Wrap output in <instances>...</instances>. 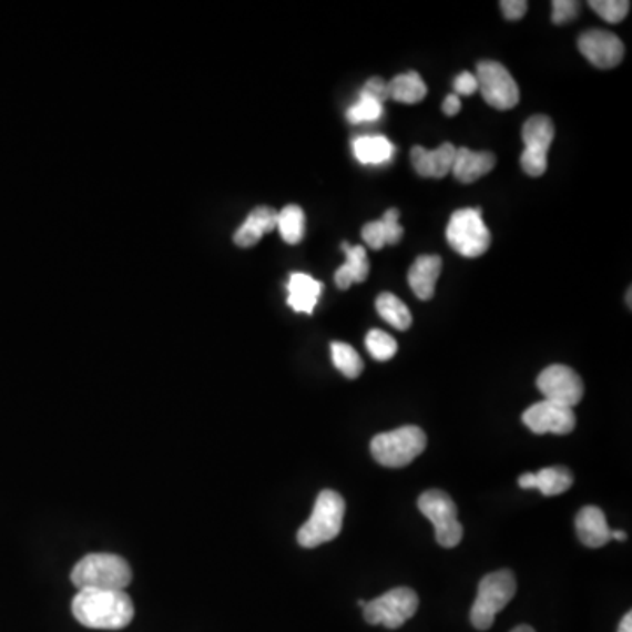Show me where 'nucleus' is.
<instances>
[{"instance_id":"nucleus-16","label":"nucleus","mask_w":632,"mask_h":632,"mask_svg":"<svg viewBox=\"0 0 632 632\" xmlns=\"http://www.w3.org/2000/svg\"><path fill=\"white\" fill-rule=\"evenodd\" d=\"M496 155L490 152H472L469 147H457L451 174L460 183H475L496 167Z\"/></svg>"},{"instance_id":"nucleus-28","label":"nucleus","mask_w":632,"mask_h":632,"mask_svg":"<svg viewBox=\"0 0 632 632\" xmlns=\"http://www.w3.org/2000/svg\"><path fill=\"white\" fill-rule=\"evenodd\" d=\"M381 114H384V104L366 95H358V101L346 111V119L357 125V123L376 122L381 119Z\"/></svg>"},{"instance_id":"nucleus-26","label":"nucleus","mask_w":632,"mask_h":632,"mask_svg":"<svg viewBox=\"0 0 632 632\" xmlns=\"http://www.w3.org/2000/svg\"><path fill=\"white\" fill-rule=\"evenodd\" d=\"M330 355H333V363L337 371L346 378L355 379L363 375V358L357 354L354 346L348 345V343L334 342L330 345Z\"/></svg>"},{"instance_id":"nucleus-4","label":"nucleus","mask_w":632,"mask_h":632,"mask_svg":"<svg viewBox=\"0 0 632 632\" xmlns=\"http://www.w3.org/2000/svg\"><path fill=\"white\" fill-rule=\"evenodd\" d=\"M514 594H517V580L508 569L493 571V573L481 578L477 599H475L471 615H469L471 616V624L478 631H489L498 613L508 606Z\"/></svg>"},{"instance_id":"nucleus-37","label":"nucleus","mask_w":632,"mask_h":632,"mask_svg":"<svg viewBox=\"0 0 632 632\" xmlns=\"http://www.w3.org/2000/svg\"><path fill=\"white\" fill-rule=\"evenodd\" d=\"M619 632H632V613H625L624 619L620 622Z\"/></svg>"},{"instance_id":"nucleus-3","label":"nucleus","mask_w":632,"mask_h":632,"mask_svg":"<svg viewBox=\"0 0 632 632\" xmlns=\"http://www.w3.org/2000/svg\"><path fill=\"white\" fill-rule=\"evenodd\" d=\"M346 502L334 490H322L308 522L297 532V541L303 548H316L336 540L343 529Z\"/></svg>"},{"instance_id":"nucleus-31","label":"nucleus","mask_w":632,"mask_h":632,"mask_svg":"<svg viewBox=\"0 0 632 632\" xmlns=\"http://www.w3.org/2000/svg\"><path fill=\"white\" fill-rule=\"evenodd\" d=\"M580 4L574 0H555L552 4V21L555 26L571 23L578 17Z\"/></svg>"},{"instance_id":"nucleus-30","label":"nucleus","mask_w":632,"mask_h":632,"mask_svg":"<svg viewBox=\"0 0 632 632\" xmlns=\"http://www.w3.org/2000/svg\"><path fill=\"white\" fill-rule=\"evenodd\" d=\"M363 239L373 249H381L387 246V231H385L384 222L376 220V222L364 225Z\"/></svg>"},{"instance_id":"nucleus-21","label":"nucleus","mask_w":632,"mask_h":632,"mask_svg":"<svg viewBox=\"0 0 632 632\" xmlns=\"http://www.w3.org/2000/svg\"><path fill=\"white\" fill-rule=\"evenodd\" d=\"M354 155L364 165L385 164L393 159L394 144L384 135H363L354 140Z\"/></svg>"},{"instance_id":"nucleus-14","label":"nucleus","mask_w":632,"mask_h":632,"mask_svg":"<svg viewBox=\"0 0 632 632\" xmlns=\"http://www.w3.org/2000/svg\"><path fill=\"white\" fill-rule=\"evenodd\" d=\"M457 147L451 143L441 144L432 152L424 146H414L411 150V164L421 177H441L451 173V165L456 161Z\"/></svg>"},{"instance_id":"nucleus-35","label":"nucleus","mask_w":632,"mask_h":632,"mask_svg":"<svg viewBox=\"0 0 632 632\" xmlns=\"http://www.w3.org/2000/svg\"><path fill=\"white\" fill-rule=\"evenodd\" d=\"M499 8H501L506 20L517 21L526 17L529 4H527L526 0H502Z\"/></svg>"},{"instance_id":"nucleus-29","label":"nucleus","mask_w":632,"mask_h":632,"mask_svg":"<svg viewBox=\"0 0 632 632\" xmlns=\"http://www.w3.org/2000/svg\"><path fill=\"white\" fill-rule=\"evenodd\" d=\"M589 6L608 23H620L628 17L629 9H631L629 0H592Z\"/></svg>"},{"instance_id":"nucleus-13","label":"nucleus","mask_w":632,"mask_h":632,"mask_svg":"<svg viewBox=\"0 0 632 632\" xmlns=\"http://www.w3.org/2000/svg\"><path fill=\"white\" fill-rule=\"evenodd\" d=\"M578 50L594 68L613 69L624 59V42L606 30H587L578 39Z\"/></svg>"},{"instance_id":"nucleus-32","label":"nucleus","mask_w":632,"mask_h":632,"mask_svg":"<svg viewBox=\"0 0 632 632\" xmlns=\"http://www.w3.org/2000/svg\"><path fill=\"white\" fill-rule=\"evenodd\" d=\"M381 222H384L385 231H387V245H397L405 234V228L399 225V210L390 207V210L385 211Z\"/></svg>"},{"instance_id":"nucleus-18","label":"nucleus","mask_w":632,"mask_h":632,"mask_svg":"<svg viewBox=\"0 0 632 632\" xmlns=\"http://www.w3.org/2000/svg\"><path fill=\"white\" fill-rule=\"evenodd\" d=\"M278 227V211L269 206H258L249 213L245 224L234 234V243L239 248L257 245L264 234Z\"/></svg>"},{"instance_id":"nucleus-17","label":"nucleus","mask_w":632,"mask_h":632,"mask_svg":"<svg viewBox=\"0 0 632 632\" xmlns=\"http://www.w3.org/2000/svg\"><path fill=\"white\" fill-rule=\"evenodd\" d=\"M442 262L438 255H421L409 267L408 283L420 300L435 297L436 283L441 274Z\"/></svg>"},{"instance_id":"nucleus-10","label":"nucleus","mask_w":632,"mask_h":632,"mask_svg":"<svg viewBox=\"0 0 632 632\" xmlns=\"http://www.w3.org/2000/svg\"><path fill=\"white\" fill-rule=\"evenodd\" d=\"M475 78L478 81V92L493 110H513L514 105L519 104V84L502 63L483 60L478 63Z\"/></svg>"},{"instance_id":"nucleus-9","label":"nucleus","mask_w":632,"mask_h":632,"mask_svg":"<svg viewBox=\"0 0 632 632\" xmlns=\"http://www.w3.org/2000/svg\"><path fill=\"white\" fill-rule=\"evenodd\" d=\"M555 137V125L544 114H534L522 126L523 152L520 156L523 173L538 177L547 173L548 150Z\"/></svg>"},{"instance_id":"nucleus-33","label":"nucleus","mask_w":632,"mask_h":632,"mask_svg":"<svg viewBox=\"0 0 632 632\" xmlns=\"http://www.w3.org/2000/svg\"><path fill=\"white\" fill-rule=\"evenodd\" d=\"M360 95L375 99L379 104H384L385 101H388V83L381 80V78H371V80H367L366 84H364L363 90H360Z\"/></svg>"},{"instance_id":"nucleus-34","label":"nucleus","mask_w":632,"mask_h":632,"mask_svg":"<svg viewBox=\"0 0 632 632\" xmlns=\"http://www.w3.org/2000/svg\"><path fill=\"white\" fill-rule=\"evenodd\" d=\"M453 89H456V95H463V98H469L472 93L478 92V81L475 74L471 72H460L459 77L453 81Z\"/></svg>"},{"instance_id":"nucleus-19","label":"nucleus","mask_w":632,"mask_h":632,"mask_svg":"<svg viewBox=\"0 0 632 632\" xmlns=\"http://www.w3.org/2000/svg\"><path fill=\"white\" fill-rule=\"evenodd\" d=\"M322 288H324V285L318 279L309 276V274L292 273L287 285L288 306L294 312L312 315L315 312L318 299H320Z\"/></svg>"},{"instance_id":"nucleus-11","label":"nucleus","mask_w":632,"mask_h":632,"mask_svg":"<svg viewBox=\"0 0 632 632\" xmlns=\"http://www.w3.org/2000/svg\"><path fill=\"white\" fill-rule=\"evenodd\" d=\"M538 390L543 394L544 400H552L557 405L574 406L583 399L585 387H583V379L580 378L574 369L571 367L555 364L541 371L538 376Z\"/></svg>"},{"instance_id":"nucleus-36","label":"nucleus","mask_w":632,"mask_h":632,"mask_svg":"<svg viewBox=\"0 0 632 632\" xmlns=\"http://www.w3.org/2000/svg\"><path fill=\"white\" fill-rule=\"evenodd\" d=\"M460 98L456 95V93H450L445 102H442V113L447 114V116H456L457 113L460 111Z\"/></svg>"},{"instance_id":"nucleus-7","label":"nucleus","mask_w":632,"mask_h":632,"mask_svg":"<svg viewBox=\"0 0 632 632\" xmlns=\"http://www.w3.org/2000/svg\"><path fill=\"white\" fill-rule=\"evenodd\" d=\"M418 510L435 526L436 541L442 548H456L462 541L463 527L459 522V510L447 492L432 489L421 493Z\"/></svg>"},{"instance_id":"nucleus-5","label":"nucleus","mask_w":632,"mask_h":632,"mask_svg":"<svg viewBox=\"0 0 632 632\" xmlns=\"http://www.w3.org/2000/svg\"><path fill=\"white\" fill-rule=\"evenodd\" d=\"M427 447V436L420 427L406 426L373 438L371 453L385 468H406Z\"/></svg>"},{"instance_id":"nucleus-24","label":"nucleus","mask_w":632,"mask_h":632,"mask_svg":"<svg viewBox=\"0 0 632 632\" xmlns=\"http://www.w3.org/2000/svg\"><path fill=\"white\" fill-rule=\"evenodd\" d=\"M573 485V475L568 468L562 466H553V468H544L534 472V487L532 489L540 490L547 498L559 496V493L568 492Z\"/></svg>"},{"instance_id":"nucleus-8","label":"nucleus","mask_w":632,"mask_h":632,"mask_svg":"<svg viewBox=\"0 0 632 632\" xmlns=\"http://www.w3.org/2000/svg\"><path fill=\"white\" fill-rule=\"evenodd\" d=\"M363 610L367 624L399 629L417 613L418 595L408 587H397L366 603Z\"/></svg>"},{"instance_id":"nucleus-22","label":"nucleus","mask_w":632,"mask_h":632,"mask_svg":"<svg viewBox=\"0 0 632 632\" xmlns=\"http://www.w3.org/2000/svg\"><path fill=\"white\" fill-rule=\"evenodd\" d=\"M426 95L427 84L418 72L397 74L393 81H388V99H394L400 104H418L426 99Z\"/></svg>"},{"instance_id":"nucleus-6","label":"nucleus","mask_w":632,"mask_h":632,"mask_svg":"<svg viewBox=\"0 0 632 632\" xmlns=\"http://www.w3.org/2000/svg\"><path fill=\"white\" fill-rule=\"evenodd\" d=\"M448 245L459 255L477 258L489 252L492 236L478 207H463L451 215L447 227Z\"/></svg>"},{"instance_id":"nucleus-2","label":"nucleus","mask_w":632,"mask_h":632,"mask_svg":"<svg viewBox=\"0 0 632 632\" xmlns=\"http://www.w3.org/2000/svg\"><path fill=\"white\" fill-rule=\"evenodd\" d=\"M71 580L80 590H125L132 582V569L114 553H90L74 565Z\"/></svg>"},{"instance_id":"nucleus-1","label":"nucleus","mask_w":632,"mask_h":632,"mask_svg":"<svg viewBox=\"0 0 632 632\" xmlns=\"http://www.w3.org/2000/svg\"><path fill=\"white\" fill-rule=\"evenodd\" d=\"M72 615L84 628L120 631L134 620V603L123 590H80Z\"/></svg>"},{"instance_id":"nucleus-20","label":"nucleus","mask_w":632,"mask_h":632,"mask_svg":"<svg viewBox=\"0 0 632 632\" xmlns=\"http://www.w3.org/2000/svg\"><path fill=\"white\" fill-rule=\"evenodd\" d=\"M342 249L346 255V264L336 271L334 279H336L337 288L348 290L354 283L366 282L367 274H369V261H367L364 246H351L348 243H343Z\"/></svg>"},{"instance_id":"nucleus-12","label":"nucleus","mask_w":632,"mask_h":632,"mask_svg":"<svg viewBox=\"0 0 632 632\" xmlns=\"http://www.w3.org/2000/svg\"><path fill=\"white\" fill-rule=\"evenodd\" d=\"M522 421L534 435L550 432V435L565 436L573 432L577 426L573 408L544 399L527 408L523 411Z\"/></svg>"},{"instance_id":"nucleus-25","label":"nucleus","mask_w":632,"mask_h":632,"mask_svg":"<svg viewBox=\"0 0 632 632\" xmlns=\"http://www.w3.org/2000/svg\"><path fill=\"white\" fill-rule=\"evenodd\" d=\"M278 228L283 241L288 245H299L306 232V215L303 207L288 204L278 213Z\"/></svg>"},{"instance_id":"nucleus-38","label":"nucleus","mask_w":632,"mask_h":632,"mask_svg":"<svg viewBox=\"0 0 632 632\" xmlns=\"http://www.w3.org/2000/svg\"><path fill=\"white\" fill-rule=\"evenodd\" d=\"M611 538H613V540L624 541L628 540V534H625L624 531H613V529H611Z\"/></svg>"},{"instance_id":"nucleus-39","label":"nucleus","mask_w":632,"mask_h":632,"mask_svg":"<svg viewBox=\"0 0 632 632\" xmlns=\"http://www.w3.org/2000/svg\"><path fill=\"white\" fill-rule=\"evenodd\" d=\"M511 632H536L531 625H519V628L513 629Z\"/></svg>"},{"instance_id":"nucleus-27","label":"nucleus","mask_w":632,"mask_h":632,"mask_svg":"<svg viewBox=\"0 0 632 632\" xmlns=\"http://www.w3.org/2000/svg\"><path fill=\"white\" fill-rule=\"evenodd\" d=\"M366 348L378 363H387L397 354V343L385 330L373 329L367 333Z\"/></svg>"},{"instance_id":"nucleus-23","label":"nucleus","mask_w":632,"mask_h":632,"mask_svg":"<svg viewBox=\"0 0 632 632\" xmlns=\"http://www.w3.org/2000/svg\"><path fill=\"white\" fill-rule=\"evenodd\" d=\"M376 312L388 325H393L394 329L397 330H408L411 327V322H414L408 306L397 295L390 294V292H384V294L378 295Z\"/></svg>"},{"instance_id":"nucleus-15","label":"nucleus","mask_w":632,"mask_h":632,"mask_svg":"<svg viewBox=\"0 0 632 632\" xmlns=\"http://www.w3.org/2000/svg\"><path fill=\"white\" fill-rule=\"evenodd\" d=\"M578 538L585 547L601 548L610 543L611 529L606 522V514L598 506H585L577 514Z\"/></svg>"}]
</instances>
